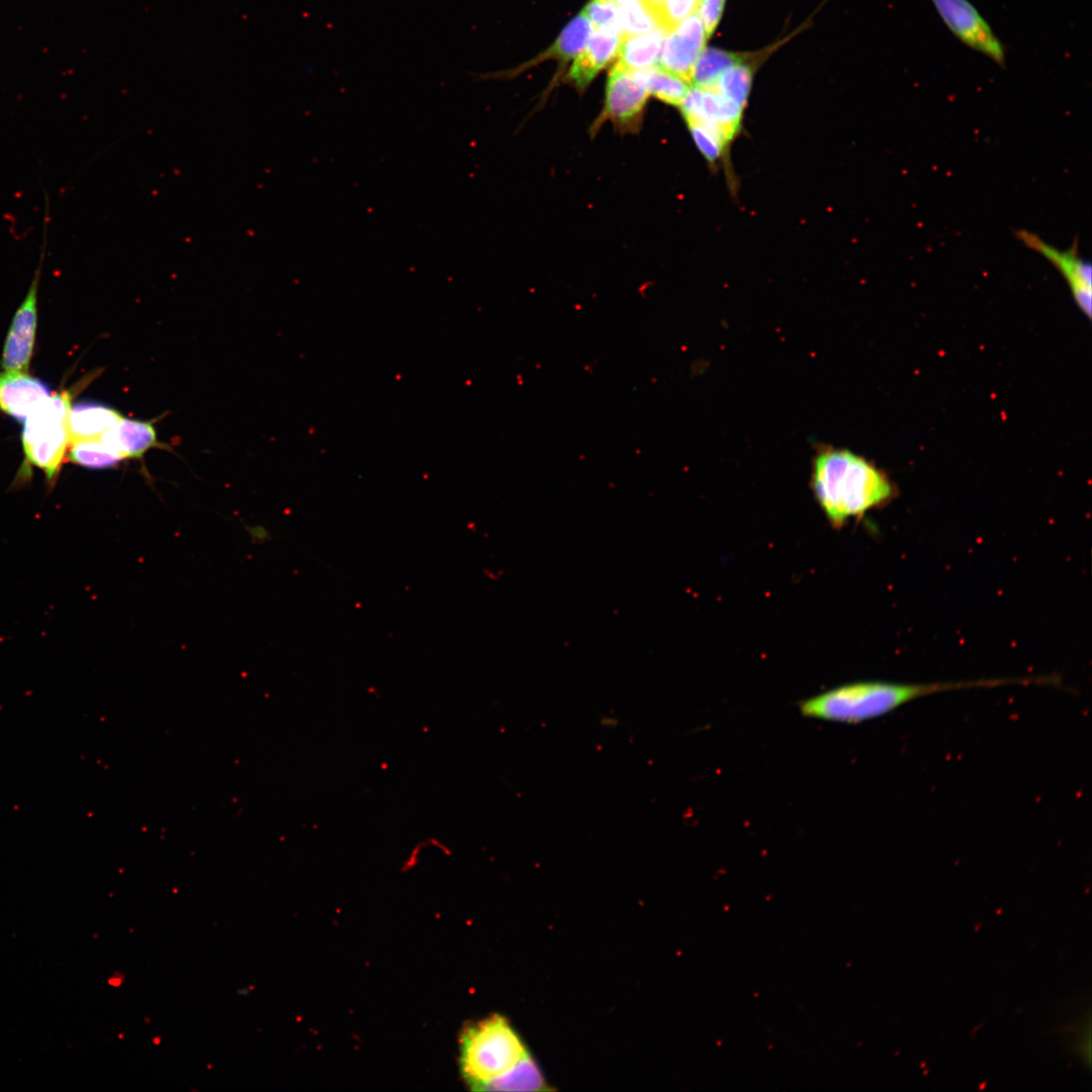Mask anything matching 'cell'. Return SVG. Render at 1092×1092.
I'll return each mask as SVG.
<instances>
[{"instance_id": "obj_1", "label": "cell", "mask_w": 1092, "mask_h": 1092, "mask_svg": "<svg viewBox=\"0 0 1092 1092\" xmlns=\"http://www.w3.org/2000/svg\"><path fill=\"white\" fill-rule=\"evenodd\" d=\"M1012 684V678L938 682L855 681L808 698L799 704V710L808 718L859 724L883 717L912 701L932 694Z\"/></svg>"}, {"instance_id": "obj_2", "label": "cell", "mask_w": 1092, "mask_h": 1092, "mask_svg": "<svg viewBox=\"0 0 1092 1092\" xmlns=\"http://www.w3.org/2000/svg\"><path fill=\"white\" fill-rule=\"evenodd\" d=\"M811 487L834 528L882 506L893 494V486L881 469L850 450L833 447L817 451Z\"/></svg>"}, {"instance_id": "obj_3", "label": "cell", "mask_w": 1092, "mask_h": 1092, "mask_svg": "<svg viewBox=\"0 0 1092 1092\" xmlns=\"http://www.w3.org/2000/svg\"><path fill=\"white\" fill-rule=\"evenodd\" d=\"M528 1054L520 1035L498 1014L465 1027L460 1036V1069L471 1090L481 1091Z\"/></svg>"}, {"instance_id": "obj_4", "label": "cell", "mask_w": 1092, "mask_h": 1092, "mask_svg": "<svg viewBox=\"0 0 1092 1092\" xmlns=\"http://www.w3.org/2000/svg\"><path fill=\"white\" fill-rule=\"evenodd\" d=\"M71 394L63 391L49 396L25 420L22 445L25 461L41 469L52 480L58 475L71 438L68 417Z\"/></svg>"}, {"instance_id": "obj_5", "label": "cell", "mask_w": 1092, "mask_h": 1092, "mask_svg": "<svg viewBox=\"0 0 1092 1092\" xmlns=\"http://www.w3.org/2000/svg\"><path fill=\"white\" fill-rule=\"evenodd\" d=\"M44 197L42 243L38 263L27 293L14 314L4 344L2 367L5 371L26 372L31 359L37 320V291L48 246L50 203L47 192Z\"/></svg>"}, {"instance_id": "obj_6", "label": "cell", "mask_w": 1092, "mask_h": 1092, "mask_svg": "<svg viewBox=\"0 0 1092 1092\" xmlns=\"http://www.w3.org/2000/svg\"><path fill=\"white\" fill-rule=\"evenodd\" d=\"M949 31L968 48L1006 67V47L969 0H931Z\"/></svg>"}, {"instance_id": "obj_7", "label": "cell", "mask_w": 1092, "mask_h": 1092, "mask_svg": "<svg viewBox=\"0 0 1092 1092\" xmlns=\"http://www.w3.org/2000/svg\"><path fill=\"white\" fill-rule=\"evenodd\" d=\"M679 107L687 123L704 127L726 146L739 129L743 112L715 87H690Z\"/></svg>"}, {"instance_id": "obj_8", "label": "cell", "mask_w": 1092, "mask_h": 1092, "mask_svg": "<svg viewBox=\"0 0 1092 1092\" xmlns=\"http://www.w3.org/2000/svg\"><path fill=\"white\" fill-rule=\"evenodd\" d=\"M1016 237L1030 250L1040 254L1054 265L1066 279L1072 295L1083 313L1090 317L1092 309V267L1079 255L1078 241L1071 248L1059 250L1044 242L1038 235L1020 230Z\"/></svg>"}, {"instance_id": "obj_9", "label": "cell", "mask_w": 1092, "mask_h": 1092, "mask_svg": "<svg viewBox=\"0 0 1092 1092\" xmlns=\"http://www.w3.org/2000/svg\"><path fill=\"white\" fill-rule=\"evenodd\" d=\"M706 39L702 20L695 11L666 33L656 67L689 83Z\"/></svg>"}, {"instance_id": "obj_10", "label": "cell", "mask_w": 1092, "mask_h": 1092, "mask_svg": "<svg viewBox=\"0 0 1092 1092\" xmlns=\"http://www.w3.org/2000/svg\"><path fill=\"white\" fill-rule=\"evenodd\" d=\"M648 96L643 70L614 65L608 77L604 113L615 123L628 125L638 120Z\"/></svg>"}, {"instance_id": "obj_11", "label": "cell", "mask_w": 1092, "mask_h": 1092, "mask_svg": "<svg viewBox=\"0 0 1092 1092\" xmlns=\"http://www.w3.org/2000/svg\"><path fill=\"white\" fill-rule=\"evenodd\" d=\"M49 396L48 385L26 372L0 373V410L14 419L24 421Z\"/></svg>"}, {"instance_id": "obj_12", "label": "cell", "mask_w": 1092, "mask_h": 1092, "mask_svg": "<svg viewBox=\"0 0 1092 1092\" xmlns=\"http://www.w3.org/2000/svg\"><path fill=\"white\" fill-rule=\"evenodd\" d=\"M622 33L596 30L583 51L574 59L568 77L579 89H584L596 75L618 55Z\"/></svg>"}, {"instance_id": "obj_13", "label": "cell", "mask_w": 1092, "mask_h": 1092, "mask_svg": "<svg viewBox=\"0 0 1092 1092\" xmlns=\"http://www.w3.org/2000/svg\"><path fill=\"white\" fill-rule=\"evenodd\" d=\"M101 438L125 460L142 459L149 450L159 445L157 431L152 421L124 417L107 430Z\"/></svg>"}, {"instance_id": "obj_14", "label": "cell", "mask_w": 1092, "mask_h": 1092, "mask_svg": "<svg viewBox=\"0 0 1092 1092\" xmlns=\"http://www.w3.org/2000/svg\"><path fill=\"white\" fill-rule=\"evenodd\" d=\"M123 416L116 410L97 402H79L71 406L68 425L71 442L99 438Z\"/></svg>"}, {"instance_id": "obj_15", "label": "cell", "mask_w": 1092, "mask_h": 1092, "mask_svg": "<svg viewBox=\"0 0 1092 1092\" xmlns=\"http://www.w3.org/2000/svg\"><path fill=\"white\" fill-rule=\"evenodd\" d=\"M665 35L660 28L640 34H622L615 65L628 70L656 67Z\"/></svg>"}, {"instance_id": "obj_16", "label": "cell", "mask_w": 1092, "mask_h": 1092, "mask_svg": "<svg viewBox=\"0 0 1092 1092\" xmlns=\"http://www.w3.org/2000/svg\"><path fill=\"white\" fill-rule=\"evenodd\" d=\"M750 59V56L743 53L714 48L705 49L694 65L690 82L692 86L696 87H714L725 71L734 66L747 63Z\"/></svg>"}, {"instance_id": "obj_17", "label": "cell", "mask_w": 1092, "mask_h": 1092, "mask_svg": "<svg viewBox=\"0 0 1092 1092\" xmlns=\"http://www.w3.org/2000/svg\"><path fill=\"white\" fill-rule=\"evenodd\" d=\"M544 1091L549 1087L530 1054L503 1076L485 1084L481 1091Z\"/></svg>"}, {"instance_id": "obj_18", "label": "cell", "mask_w": 1092, "mask_h": 1092, "mask_svg": "<svg viewBox=\"0 0 1092 1092\" xmlns=\"http://www.w3.org/2000/svg\"><path fill=\"white\" fill-rule=\"evenodd\" d=\"M68 456L72 462L90 469L111 468L125 460L101 437L72 442Z\"/></svg>"}, {"instance_id": "obj_19", "label": "cell", "mask_w": 1092, "mask_h": 1092, "mask_svg": "<svg viewBox=\"0 0 1092 1092\" xmlns=\"http://www.w3.org/2000/svg\"><path fill=\"white\" fill-rule=\"evenodd\" d=\"M592 23L581 11L561 31L556 41L543 55L560 61L575 59L585 48L592 31Z\"/></svg>"}, {"instance_id": "obj_20", "label": "cell", "mask_w": 1092, "mask_h": 1092, "mask_svg": "<svg viewBox=\"0 0 1092 1092\" xmlns=\"http://www.w3.org/2000/svg\"><path fill=\"white\" fill-rule=\"evenodd\" d=\"M645 82L649 95L661 101L679 106L689 90L688 82L678 76L658 67L644 69Z\"/></svg>"}, {"instance_id": "obj_21", "label": "cell", "mask_w": 1092, "mask_h": 1092, "mask_svg": "<svg viewBox=\"0 0 1092 1092\" xmlns=\"http://www.w3.org/2000/svg\"><path fill=\"white\" fill-rule=\"evenodd\" d=\"M752 76L751 66L747 63L740 64L725 71L714 87L744 109L752 84Z\"/></svg>"}, {"instance_id": "obj_22", "label": "cell", "mask_w": 1092, "mask_h": 1092, "mask_svg": "<svg viewBox=\"0 0 1092 1092\" xmlns=\"http://www.w3.org/2000/svg\"><path fill=\"white\" fill-rule=\"evenodd\" d=\"M620 17L622 34H640L659 28L645 0H623Z\"/></svg>"}, {"instance_id": "obj_23", "label": "cell", "mask_w": 1092, "mask_h": 1092, "mask_svg": "<svg viewBox=\"0 0 1092 1092\" xmlns=\"http://www.w3.org/2000/svg\"><path fill=\"white\" fill-rule=\"evenodd\" d=\"M582 12L596 30L622 33L620 8L615 0H590Z\"/></svg>"}, {"instance_id": "obj_24", "label": "cell", "mask_w": 1092, "mask_h": 1092, "mask_svg": "<svg viewBox=\"0 0 1092 1092\" xmlns=\"http://www.w3.org/2000/svg\"><path fill=\"white\" fill-rule=\"evenodd\" d=\"M700 0H662L655 18L659 28L666 33L673 30L685 18L697 11Z\"/></svg>"}, {"instance_id": "obj_25", "label": "cell", "mask_w": 1092, "mask_h": 1092, "mask_svg": "<svg viewBox=\"0 0 1092 1092\" xmlns=\"http://www.w3.org/2000/svg\"><path fill=\"white\" fill-rule=\"evenodd\" d=\"M688 126L701 153L709 162H715L727 146L716 135L698 124L688 123Z\"/></svg>"}, {"instance_id": "obj_26", "label": "cell", "mask_w": 1092, "mask_h": 1092, "mask_svg": "<svg viewBox=\"0 0 1092 1092\" xmlns=\"http://www.w3.org/2000/svg\"><path fill=\"white\" fill-rule=\"evenodd\" d=\"M726 0H700L697 13L700 16L707 38H709L715 31L724 7Z\"/></svg>"}, {"instance_id": "obj_27", "label": "cell", "mask_w": 1092, "mask_h": 1092, "mask_svg": "<svg viewBox=\"0 0 1092 1092\" xmlns=\"http://www.w3.org/2000/svg\"><path fill=\"white\" fill-rule=\"evenodd\" d=\"M617 3H621L623 0H615Z\"/></svg>"}]
</instances>
